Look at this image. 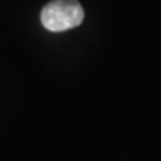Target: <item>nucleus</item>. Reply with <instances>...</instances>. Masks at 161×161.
Wrapping results in <instances>:
<instances>
[{"mask_svg":"<svg viewBox=\"0 0 161 161\" xmlns=\"http://www.w3.org/2000/svg\"><path fill=\"white\" fill-rule=\"evenodd\" d=\"M40 21L46 30L61 33L84 21V9L78 0H52L42 9Z\"/></svg>","mask_w":161,"mask_h":161,"instance_id":"obj_1","label":"nucleus"}]
</instances>
